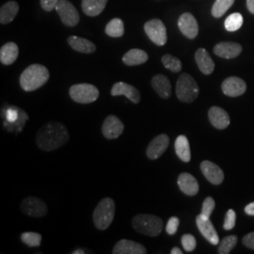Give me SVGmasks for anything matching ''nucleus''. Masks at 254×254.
<instances>
[{
    "label": "nucleus",
    "mask_w": 254,
    "mask_h": 254,
    "mask_svg": "<svg viewBox=\"0 0 254 254\" xmlns=\"http://www.w3.org/2000/svg\"><path fill=\"white\" fill-rule=\"evenodd\" d=\"M242 52V46L234 42H222L214 47V53L219 58L231 60L238 57Z\"/></svg>",
    "instance_id": "17"
},
{
    "label": "nucleus",
    "mask_w": 254,
    "mask_h": 254,
    "mask_svg": "<svg viewBox=\"0 0 254 254\" xmlns=\"http://www.w3.org/2000/svg\"><path fill=\"white\" fill-rule=\"evenodd\" d=\"M196 224L200 234L212 245H218L219 243V237L213 223L210 218H205L202 215H199L196 218Z\"/></svg>",
    "instance_id": "13"
},
{
    "label": "nucleus",
    "mask_w": 254,
    "mask_h": 254,
    "mask_svg": "<svg viewBox=\"0 0 254 254\" xmlns=\"http://www.w3.org/2000/svg\"><path fill=\"white\" fill-rule=\"evenodd\" d=\"M49 71L44 65L32 64L21 74L20 85L25 91H36L49 80Z\"/></svg>",
    "instance_id": "2"
},
{
    "label": "nucleus",
    "mask_w": 254,
    "mask_h": 254,
    "mask_svg": "<svg viewBox=\"0 0 254 254\" xmlns=\"http://www.w3.org/2000/svg\"><path fill=\"white\" fill-rule=\"evenodd\" d=\"M200 171L204 177L213 185L218 186L224 180V173L221 168L209 160H204L200 163Z\"/></svg>",
    "instance_id": "15"
},
{
    "label": "nucleus",
    "mask_w": 254,
    "mask_h": 254,
    "mask_svg": "<svg viewBox=\"0 0 254 254\" xmlns=\"http://www.w3.org/2000/svg\"><path fill=\"white\" fill-rule=\"evenodd\" d=\"M171 254H183V252H182L181 250H180L179 248H173V250H172V252H171Z\"/></svg>",
    "instance_id": "44"
},
{
    "label": "nucleus",
    "mask_w": 254,
    "mask_h": 254,
    "mask_svg": "<svg viewBox=\"0 0 254 254\" xmlns=\"http://www.w3.org/2000/svg\"><path fill=\"white\" fill-rule=\"evenodd\" d=\"M200 89L189 73H182L176 83V96L183 103H192L199 96Z\"/></svg>",
    "instance_id": "5"
},
{
    "label": "nucleus",
    "mask_w": 254,
    "mask_h": 254,
    "mask_svg": "<svg viewBox=\"0 0 254 254\" xmlns=\"http://www.w3.org/2000/svg\"><path fill=\"white\" fill-rule=\"evenodd\" d=\"M243 244L247 247V248H249V249H251V250H254V232H252V233H250V234H248V235H246L244 237H243Z\"/></svg>",
    "instance_id": "40"
},
{
    "label": "nucleus",
    "mask_w": 254,
    "mask_h": 254,
    "mask_svg": "<svg viewBox=\"0 0 254 254\" xmlns=\"http://www.w3.org/2000/svg\"><path fill=\"white\" fill-rule=\"evenodd\" d=\"M215 207H216V202H215L214 199L212 197L205 198V200H203V203H202V208H201L200 215H202L205 218H210V216L213 213Z\"/></svg>",
    "instance_id": "36"
},
{
    "label": "nucleus",
    "mask_w": 254,
    "mask_h": 254,
    "mask_svg": "<svg viewBox=\"0 0 254 254\" xmlns=\"http://www.w3.org/2000/svg\"><path fill=\"white\" fill-rule=\"evenodd\" d=\"M148 59H149V56L145 51L134 48L129 50L125 54L123 57V62L128 66H136V65L145 64Z\"/></svg>",
    "instance_id": "26"
},
{
    "label": "nucleus",
    "mask_w": 254,
    "mask_h": 254,
    "mask_svg": "<svg viewBox=\"0 0 254 254\" xmlns=\"http://www.w3.org/2000/svg\"><path fill=\"white\" fill-rule=\"evenodd\" d=\"M177 183L180 190L188 196H195L200 190L197 179L190 173H181Z\"/></svg>",
    "instance_id": "20"
},
{
    "label": "nucleus",
    "mask_w": 254,
    "mask_h": 254,
    "mask_svg": "<svg viewBox=\"0 0 254 254\" xmlns=\"http://www.w3.org/2000/svg\"><path fill=\"white\" fill-rule=\"evenodd\" d=\"M208 118L211 125L219 130L227 128L231 123L227 111L219 107H212L209 109Z\"/></svg>",
    "instance_id": "18"
},
{
    "label": "nucleus",
    "mask_w": 254,
    "mask_h": 254,
    "mask_svg": "<svg viewBox=\"0 0 254 254\" xmlns=\"http://www.w3.org/2000/svg\"><path fill=\"white\" fill-rule=\"evenodd\" d=\"M195 61L201 73L208 75L214 72L215 64L208 52L204 48H200L196 51Z\"/></svg>",
    "instance_id": "22"
},
{
    "label": "nucleus",
    "mask_w": 254,
    "mask_h": 254,
    "mask_svg": "<svg viewBox=\"0 0 254 254\" xmlns=\"http://www.w3.org/2000/svg\"><path fill=\"white\" fill-rule=\"evenodd\" d=\"M56 9L65 26L74 27L79 23V13L68 0H60L56 6Z\"/></svg>",
    "instance_id": "8"
},
{
    "label": "nucleus",
    "mask_w": 254,
    "mask_h": 254,
    "mask_svg": "<svg viewBox=\"0 0 254 254\" xmlns=\"http://www.w3.org/2000/svg\"><path fill=\"white\" fill-rule=\"evenodd\" d=\"M221 90L229 97H238L247 91L246 82L237 76H230L221 84Z\"/></svg>",
    "instance_id": "12"
},
{
    "label": "nucleus",
    "mask_w": 254,
    "mask_h": 254,
    "mask_svg": "<svg viewBox=\"0 0 254 254\" xmlns=\"http://www.w3.org/2000/svg\"><path fill=\"white\" fill-rule=\"evenodd\" d=\"M19 11V5L15 1H9L0 9V23L2 25L9 24L16 17Z\"/></svg>",
    "instance_id": "28"
},
{
    "label": "nucleus",
    "mask_w": 254,
    "mask_h": 254,
    "mask_svg": "<svg viewBox=\"0 0 254 254\" xmlns=\"http://www.w3.org/2000/svg\"><path fill=\"white\" fill-rule=\"evenodd\" d=\"M69 93L72 100L79 104H91L97 100L99 97L98 89L88 83L73 85L70 88Z\"/></svg>",
    "instance_id": "6"
},
{
    "label": "nucleus",
    "mask_w": 254,
    "mask_h": 254,
    "mask_svg": "<svg viewBox=\"0 0 254 254\" xmlns=\"http://www.w3.org/2000/svg\"><path fill=\"white\" fill-rule=\"evenodd\" d=\"M115 201L111 198H104L93 211V222L98 230H107L112 223L115 216Z\"/></svg>",
    "instance_id": "4"
},
{
    "label": "nucleus",
    "mask_w": 254,
    "mask_h": 254,
    "mask_svg": "<svg viewBox=\"0 0 254 254\" xmlns=\"http://www.w3.org/2000/svg\"><path fill=\"white\" fill-rule=\"evenodd\" d=\"M180 224V219L177 217H172L169 219L167 226H166V231L170 236H173L177 233V230Z\"/></svg>",
    "instance_id": "38"
},
{
    "label": "nucleus",
    "mask_w": 254,
    "mask_h": 254,
    "mask_svg": "<svg viewBox=\"0 0 254 254\" xmlns=\"http://www.w3.org/2000/svg\"><path fill=\"white\" fill-rule=\"evenodd\" d=\"M152 87L155 92L162 98L168 99L172 95V85L169 78L164 74H156L152 78Z\"/></svg>",
    "instance_id": "21"
},
{
    "label": "nucleus",
    "mask_w": 254,
    "mask_h": 254,
    "mask_svg": "<svg viewBox=\"0 0 254 254\" xmlns=\"http://www.w3.org/2000/svg\"><path fill=\"white\" fill-rule=\"evenodd\" d=\"M112 96L125 95L134 104H137L140 101V93L136 88L126 82H117L113 85L111 89Z\"/></svg>",
    "instance_id": "16"
},
{
    "label": "nucleus",
    "mask_w": 254,
    "mask_h": 254,
    "mask_svg": "<svg viewBox=\"0 0 254 254\" xmlns=\"http://www.w3.org/2000/svg\"><path fill=\"white\" fill-rule=\"evenodd\" d=\"M178 27L184 36L191 40L195 39L199 33L198 22L190 12L182 14L180 18L178 19Z\"/></svg>",
    "instance_id": "14"
},
{
    "label": "nucleus",
    "mask_w": 254,
    "mask_h": 254,
    "mask_svg": "<svg viewBox=\"0 0 254 254\" xmlns=\"http://www.w3.org/2000/svg\"><path fill=\"white\" fill-rule=\"evenodd\" d=\"M181 242L184 250L188 253L193 252L196 249V246H197L196 238L192 235H190V234H187V235H184L182 236Z\"/></svg>",
    "instance_id": "35"
},
{
    "label": "nucleus",
    "mask_w": 254,
    "mask_h": 254,
    "mask_svg": "<svg viewBox=\"0 0 254 254\" xmlns=\"http://www.w3.org/2000/svg\"><path fill=\"white\" fill-rule=\"evenodd\" d=\"M21 210L32 218H43L47 214V205L44 200L36 197H27L21 203Z\"/></svg>",
    "instance_id": "9"
},
{
    "label": "nucleus",
    "mask_w": 254,
    "mask_h": 254,
    "mask_svg": "<svg viewBox=\"0 0 254 254\" xmlns=\"http://www.w3.org/2000/svg\"><path fill=\"white\" fill-rule=\"evenodd\" d=\"M125 130V125L115 115H109L104 121L102 126V133L108 139L117 138L123 134Z\"/></svg>",
    "instance_id": "11"
},
{
    "label": "nucleus",
    "mask_w": 254,
    "mask_h": 254,
    "mask_svg": "<svg viewBox=\"0 0 254 254\" xmlns=\"http://www.w3.org/2000/svg\"><path fill=\"white\" fill-rule=\"evenodd\" d=\"M113 254H146L147 250L144 246L134 242L132 240L123 239L120 240L116 245L114 246Z\"/></svg>",
    "instance_id": "19"
},
{
    "label": "nucleus",
    "mask_w": 254,
    "mask_h": 254,
    "mask_svg": "<svg viewBox=\"0 0 254 254\" xmlns=\"http://www.w3.org/2000/svg\"><path fill=\"white\" fill-rule=\"evenodd\" d=\"M170 145V137L166 134H161L155 136L149 143L146 150L147 157L151 160L159 158L166 152Z\"/></svg>",
    "instance_id": "10"
},
{
    "label": "nucleus",
    "mask_w": 254,
    "mask_h": 254,
    "mask_svg": "<svg viewBox=\"0 0 254 254\" xmlns=\"http://www.w3.org/2000/svg\"><path fill=\"white\" fill-rule=\"evenodd\" d=\"M108 0H82V10L88 16H98L106 8Z\"/></svg>",
    "instance_id": "25"
},
{
    "label": "nucleus",
    "mask_w": 254,
    "mask_h": 254,
    "mask_svg": "<svg viewBox=\"0 0 254 254\" xmlns=\"http://www.w3.org/2000/svg\"><path fill=\"white\" fill-rule=\"evenodd\" d=\"M237 243V236H229L224 237L219 243H218V253L219 254H230Z\"/></svg>",
    "instance_id": "33"
},
{
    "label": "nucleus",
    "mask_w": 254,
    "mask_h": 254,
    "mask_svg": "<svg viewBox=\"0 0 254 254\" xmlns=\"http://www.w3.org/2000/svg\"><path fill=\"white\" fill-rule=\"evenodd\" d=\"M236 214L235 212V210L233 209H229L226 213V216H225V220H224V223H223V228L224 230L226 231H230V230H233L235 226H236Z\"/></svg>",
    "instance_id": "37"
},
{
    "label": "nucleus",
    "mask_w": 254,
    "mask_h": 254,
    "mask_svg": "<svg viewBox=\"0 0 254 254\" xmlns=\"http://www.w3.org/2000/svg\"><path fill=\"white\" fill-rule=\"evenodd\" d=\"M234 3L235 0H216L212 8V15L215 18L221 17Z\"/></svg>",
    "instance_id": "31"
},
{
    "label": "nucleus",
    "mask_w": 254,
    "mask_h": 254,
    "mask_svg": "<svg viewBox=\"0 0 254 254\" xmlns=\"http://www.w3.org/2000/svg\"><path fill=\"white\" fill-rule=\"evenodd\" d=\"M132 225L136 233L155 237L159 236L162 232L163 220L154 215L139 214L133 218Z\"/></svg>",
    "instance_id": "3"
},
{
    "label": "nucleus",
    "mask_w": 254,
    "mask_h": 254,
    "mask_svg": "<svg viewBox=\"0 0 254 254\" xmlns=\"http://www.w3.org/2000/svg\"><path fill=\"white\" fill-rule=\"evenodd\" d=\"M247 8L251 13L254 14V0H247Z\"/></svg>",
    "instance_id": "43"
},
{
    "label": "nucleus",
    "mask_w": 254,
    "mask_h": 254,
    "mask_svg": "<svg viewBox=\"0 0 254 254\" xmlns=\"http://www.w3.org/2000/svg\"><path fill=\"white\" fill-rule=\"evenodd\" d=\"M67 42L73 50L79 53L91 54L96 50V46L93 43L81 37L70 36L68 38Z\"/></svg>",
    "instance_id": "23"
},
{
    "label": "nucleus",
    "mask_w": 254,
    "mask_h": 254,
    "mask_svg": "<svg viewBox=\"0 0 254 254\" xmlns=\"http://www.w3.org/2000/svg\"><path fill=\"white\" fill-rule=\"evenodd\" d=\"M175 153L182 161L188 163L191 159L190 146L188 137L184 135L178 136L175 140Z\"/></svg>",
    "instance_id": "27"
},
{
    "label": "nucleus",
    "mask_w": 254,
    "mask_h": 254,
    "mask_svg": "<svg viewBox=\"0 0 254 254\" xmlns=\"http://www.w3.org/2000/svg\"><path fill=\"white\" fill-rule=\"evenodd\" d=\"M243 22H244V19H243L242 14L238 13V12H235V13L229 15L226 18L224 22V27L227 31L234 32L242 27Z\"/></svg>",
    "instance_id": "30"
},
{
    "label": "nucleus",
    "mask_w": 254,
    "mask_h": 254,
    "mask_svg": "<svg viewBox=\"0 0 254 254\" xmlns=\"http://www.w3.org/2000/svg\"><path fill=\"white\" fill-rule=\"evenodd\" d=\"M144 30L147 36L154 43V45L158 46H163L166 45L168 36L167 29L163 22L159 19H152L148 21L144 25Z\"/></svg>",
    "instance_id": "7"
},
{
    "label": "nucleus",
    "mask_w": 254,
    "mask_h": 254,
    "mask_svg": "<svg viewBox=\"0 0 254 254\" xmlns=\"http://www.w3.org/2000/svg\"><path fill=\"white\" fill-rule=\"evenodd\" d=\"M7 118H8L9 122H14L17 119V113L14 110L9 109L8 111V114H7Z\"/></svg>",
    "instance_id": "42"
},
{
    "label": "nucleus",
    "mask_w": 254,
    "mask_h": 254,
    "mask_svg": "<svg viewBox=\"0 0 254 254\" xmlns=\"http://www.w3.org/2000/svg\"><path fill=\"white\" fill-rule=\"evenodd\" d=\"M21 240L23 243L31 248L34 247H39L42 243V236L38 233H33V232H27L23 233L21 235Z\"/></svg>",
    "instance_id": "34"
},
{
    "label": "nucleus",
    "mask_w": 254,
    "mask_h": 254,
    "mask_svg": "<svg viewBox=\"0 0 254 254\" xmlns=\"http://www.w3.org/2000/svg\"><path fill=\"white\" fill-rule=\"evenodd\" d=\"M106 33L113 38L123 36L125 33V25L123 20L120 18L112 19L106 27Z\"/></svg>",
    "instance_id": "29"
},
{
    "label": "nucleus",
    "mask_w": 254,
    "mask_h": 254,
    "mask_svg": "<svg viewBox=\"0 0 254 254\" xmlns=\"http://www.w3.org/2000/svg\"><path fill=\"white\" fill-rule=\"evenodd\" d=\"M85 254V252L84 251H82V250H76V251H74L73 252V254Z\"/></svg>",
    "instance_id": "45"
},
{
    "label": "nucleus",
    "mask_w": 254,
    "mask_h": 254,
    "mask_svg": "<svg viewBox=\"0 0 254 254\" xmlns=\"http://www.w3.org/2000/svg\"><path fill=\"white\" fill-rule=\"evenodd\" d=\"M69 137V132L64 125L59 122H50L38 131L36 143L41 150L51 152L66 144Z\"/></svg>",
    "instance_id": "1"
},
{
    "label": "nucleus",
    "mask_w": 254,
    "mask_h": 254,
    "mask_svg": "<svg viewBox=\"0 0 254 254\" xmlns=\"http://www.w3.org/2000/svg\"><path fill=\"white\" fill-rule=\"evenodd\" d=\"M18 46L15 43H7L0 49V62L4 65L13 64L18 58Z\"/></svg>",
    "instance_id": "24"
},
{
    "label": "nucleus",
    "mask_w": 254,
    "mask_h": 254,
    "mask_svg": "<svg viewBox=\"0 0 254 254\" xmlns=\"http://www.w3.org/2000/svg\"><path fill=\"white\" fill-rule=\"evenodd\" d=\"M59 1L60 0H41V6L46 11H51L52 9H56Z\"/></svg>",
    "instance_id": "39"
},
{
    "label": "nucleus",
    "mask_w": 254,
    "mask_h": 254,
    "mask_svg": "<svg viewBox=\"0 0 254 254\" xmlns=\"http://www.w3.org/2000/svg\"><path fill=\"white\" fill-rule=\"evenodd\" d=\"M245 213L249 216H254V201L246 205Z\"/></svg>",
    "instance_id": "41"
},
{
    "label": "nucleus",
    "mask_w": 254,
    "mask_h": 254,
    "mask_svg": "<svg viewBox=\"0 0 254 254\" xmlns=\"http://www.w3.org/2000/svg\"><path fill=\"white\" fill-rule=\"evenodd\" d=\"M161 61L164 66L173 73H179L182 70L181 61L173 57V55H164Z\"/></svg>",
    "instance_id": "32"
}]
</instances>
